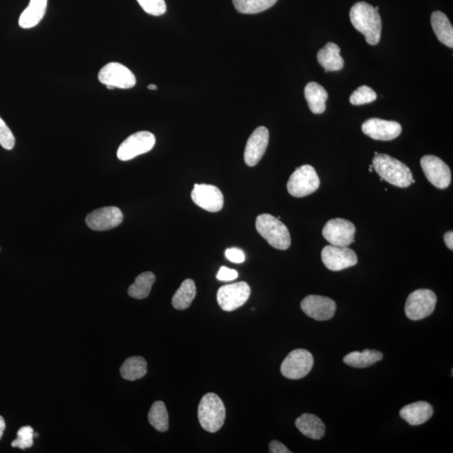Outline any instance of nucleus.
Returning a JSON list of instances; mask_svg holds the SVG:
<instances>
[{
    "mask_svg": "<svg viewBox=\"0 0 453 453\" xmlns=\"http://www.w3.org/2000/svg\"><path fill=\"white\" fill-rule=\"evenodd\" d=\"M349 15L354 28L364 35L368 44L376 46L380 42L382 21L376 8L366 2H358L352 7Z\"/></svg>",
    "mask_w": 453,
    "mask_h": 453,
    "instance_id": "obj_1",
    "label": "nucleus"
},
{
    "mask_svg": "<svg viewBox=\"0 0 453 453\" xmlns=\"http://www.w3.org/2000/svg\"><path fill=\"white\" fill-rule=\"evenodd\" d=\"M372 165L381 179L393 186L407 188L415 183L412 171L407 165L385 154H378L373 160Z\"/></svg>",
    "mask_w": 453,
    "mask_h": 453,
    "instance_id": "obj_2",
    "label": "nucleus"
},
{
    "mask_svg": "<svg viewBox=\"0 0 453 453\" xmlns=\"http://www.w3.org/2000/svg\"><path fill=\"white\" fill-rule=\"evenodd\" d=\"M256 230L275 249L288 250L291 239L288 228L281 220L268 214L257 216L255 223Z\"/></svg>",
    "mask_w": 453,
    "mask_h": 453,
    "instance_id": "obj_3",
    "label": "nucleus"
},
{
    "mask_svg": "<svg viewBox=\"0 0 453 453\" xmlns=\"http://www.w3.org/2000/svg\"><path fill=\"white\" fill-rule=\"evenodd\" d=\"M226 417V409L220 397L208 393L201 400L198 420L205 431L214 433L222 428Z\"/></svg>",
    "mask_w": 453,
    "mask_h": 453,
    "instance_id": "obj_4",
    "label": "nucleus"
},
{
    "mask_svg": "<svg viewBox=\"0 0 453 453\" xmlns=\"http://www.w3.org/2000/svg\"><path fill=\"white\" fill-rule=\"evenodd\" d=\"M320 187V179L316 170L310 165H302L290 176L287 190L295 198H304L313 194Z\"/></svg>",
    "mask_w": 453,
    "mask_h": 453,
    "instance_id": "obj_5",
    "label": "nucleus"
},
{
    "mask_svg": "<svg viewBox=\"0 0 453 453\" xmlns=\"http://www.w3.org/2000/svg\"><path fill=\"white\" fill-rule=\"evenodd\" d=\"M436 295L432 290L420 289L409 295L405 303V312L412 321L423 320L434 312Z\"/></svg>",
    "mask_w": 453,
    "mask_h": 453,
    "instance_id": "obj_6",
    "label": "nucleus"
},
{
    "mask_svg": "<svg viewBox=\"0 0 453 453\" xmlns=\"http://www.w3.org/2000/svg\"><path fill=\"white\" fill-rule=\"evenodd\" d=\"M314 364L312 353L306 349H295L282 362L281 372L290 380H300L311 372Z\"/></svg>",
    "mask_w": 453,
    "mask_h": 453,
    "instance_id": "obj_7",
    "label": "nucleus"
},
{
    "mask_svg": "<svg viewBox=\"0 0 453 453\" xmlns=\"http://www.w3.org/2000/svg\"><path fill=\"white\" fill-rule=\"evenodd\" d=\"M156 137L149 131H140L129 136L120 145L117 156L122 161L131 160L151 151L155 147Z\"/></svg>",
    "mask_w": 453,
    "mask_h": 453,
    "instance_id": "obj_8",
    "label": "nucleus"
},
{
    "mask_svg": "<svg viewBox=\"0 0 453 453\" xmlns=\"http://www.w3.org/2000/svg\"><path fill=\"white\" fill-rule=\"evenodd\" d=\"M98 80L114 89H129L136 84V77L131 70L119 62H109L100 70Z\"/></svg>",
    "mask_w": 453,
    "mask_h": 453,
    "instance_id": "obj_9",
    "label": "nucleus"
},
{
    "mask_svg": "<svg viewBox=\"0 0 453 453\" xmlns=\"http://www.w3.org/2000/svg\"><path fill=\"white\" fill-rule=\"evenodd\" d=\"M251 293L250 287L241 281L220 287L216 300L220 307L226 312H232L246 304Z\"/></svg>",
    "mask_w": 453,
    "mask_h": 453,
    "instance_id": "obj_10",
    "label": "nucleus"
},
{
    "mask_svg": "<svg viewBox=\"0 0 453 453\" xmlns=\"http://www.w3.org/2000/svg\"><path fill=\"white\" fill-rule=\"evenodd\" d=\"M356 228L349 220L333 219L326 223L322 236L330 244L335 246L348 247L354 242Z\"/></svg>",
    "mask_w": 453,
    "mask_h": 453,
    "instance_id": "obj_11",
    "label": "nucleus"
},
{
    "mask_svg": "<svg viewBox=\"0 0 453 453\" xmlns=\"http://www.w3.org/2000/svg\"><path fill=\"white\" fill-rule=\"evenodd\" d=\"M420 167L433 186L439 189H446L450 186V168L439 157L432 155L423 156L420 160Z\"/></svg>",
    "mask_w": 453,
    "mask_h": 453,
    "instance_id": "obj_12",
    "label": "nucleus"
},
{
    "mask_svg": "<svg viewBox=\"0 0 453 453\" xmlns=\"http://www.w3.org/2000/svg\"><path fill=\"white\" fill-rule=\"evenodd\" d=\"M322 261L329 270L340 271L356 266L358 256L348 247L330 246L324 247L322 251Z\"/></svg>",
    "mask_w": 453,
    "mask_h": 453,
    "instance_id": "obj_13",
    "label": "nucleus"
},
{
    "mask_svg": "<svg viewBox=\"0 0 453 453\" xmlns=\"http://www.w3.org/2000/svg\"><path fill=\"white\" fill-rule=\"evenodd\" d=\"M192 199L198 207L210 212L221 211L223 207V193L214 185L195 184Z\"/></svg>",
    "mask_w": 453,
    "mask_h": 453,
    "instance_id": "obj_14",
    "label": "nucleus"
},
{
    "mask_svg": "<svg viewBox=\"0 0 453 453\" xmlns=\"http://www.w3.org/2000/svg\"><path fill=\"white\" fill-rule=\"evenodd\" d=\"M123 220L124 215L120 208L104 207L90 212L86 216V223L94 231H107L120 225Z\"/></svg>",
    "mask_w": 453,
    "mask_h": 453,
    "instance_id": "obj_15",
    "label": "nucleus"
},
{
    "mask_svg": "<svg viewBox=\"0 0 453 453\" xmlns=\"http://www.w3.org/2000/svg\"><path fill=\"white\" fill-rule=\"evenodd\" d=\"M301 307L307 316L319 322L330 320L337 309L336 303L332 299L315 295L303 299Z\"/></svg>",
    "mask_w": 453,
    "mask_h": 453,
    "instance_id": "obj_16",
    "label": "nucleus"
},
{
    "mask_svg": "<svg viewBox=\"0 0 453 453\" xmlns=\"http://www.w3.org/2000/svg\"><path fill=\"white\" fill-rule=\"evenodd\" d=\"M364 135L373 140L389 141L399 137L403 127L396 121H389L373 118L365 121L362 125Z\"/></svg>",
    "mask_w": 453,
    "mask_h": 453,
    "instance_id": "obj_17",
    "label": "nucleus"
},
{
    "mask_svg": "<svg viewBox=\"0 0 453 453\" xmlns=\"http://www.w3.org/2000/svg\"><path fill=\"white\" fill-rule=\"evenodd\" d=\"M269 131L264 126L252 133L244 151V161L249 167H255L261 161L269 145Z\"/></svg>",
    "mask_w": 453,
    "mask_h": 453,
    "instance_id": "obj_18",
    "label": "nucleus"
},
{
    "mask_svg": "<svg viewBox=\"0 0 453 453\" xmlns=\"http://www.w3.org/2000/svg\"><path fill=\"white\" fill-rule=\"evenodd\" d=\"M401 418L412 425H419L427 423L433 415L432 405L425 401H418L405 405L400 409Z\"/></svg>",
    "mask_w": 453,
    "mask_h": 453,
    "instance_id": "obj_19",
    "label": "nucleus"
},
{
    "mask_svg": "<svg viewBox=\"0 0 453 453\" xmlns=\"http://www.w3.org/2000/svg\"><path fill=\"white\" fill-rule=\"evenodd\" d=\"M340 48L335 43L329 42L318 51L317 61L325 72H337L344 68V61L341 57Z\"/></svg>",
    "mask_w": 453,
    "mask_h": 453,
    "instance_id": "obj_20",
    "label": "nucleus"
},
{
    "mask_svg": "<svg viewBox=\"0 0 453 453\" xmlns=\"http://www.w3.org/2000/svg\"><path fill=\"white\" fill-rule=\"evenodd\" d=\"M295 424L303 435L311 439L320 440L325 435L324 423L313 414H303L295 420Z\"/></svg>",
    "mask_w": 453,
    "mask_h": 453,
    "instance_id": "obj_21",
    "label": "nucleus"
},
{
    "mask_svg": "<svg viewBox=\"0 0 453 453\" xmlns=\"http://www.w3.org/2000/svg\"><path fill=\"white\" fill-rule=\"evenodd\" d=\"M47 0H30L29 6L22 12L19 25L23 29H30L42 21L46 14Z\"/></svg>",
    "mask_w": 453,
    "mask_h": 453,
    "instance_id": "obj_22",
    "label": "nucleus"
},
{
    "mask_svg": "<svg viewBox=\"0 0 453 453\" xmlns=\"http://www.w3.org/2000/svg\"><path fill=\"white\" fill-rule=\"evenodd\" d=\"M304 93L311 111L315 114L325 112L326 101L328 100L329 94L322 85L318 84L317 82H311L306 84Z\"/></svg>",
    "mask_w": 453,
    "mask_h": 453,
    "instance_id": "obj_23",
    "label": "nucleus"
},
{
    "mask_svg": "<svg viewBox=\"0 0 453 453\" xmlns=\"http://www.w3.org/2000/svg\"><path fill=\"white\" fill-rule=\"evenodd\" d=\"M431 22L433 31L437 39L445 46L453 47V28L446 15L441 11L432 14Z\"/></svg>",
    "mask_w": 453,
    "mask_h": 453,
    "instance_id": "obj_24",
    "label": "nucleus"
},
{
    "mask_svg": "<svg viewBox=\"0 0 453 453\" xmlns=\"http://www.w3.org/2000/svg\"><path fill=\"white\" fill-rule=\"evenodd\" d=\"M383 353L377 350L365 349L362 352H352L346 355L344 362L350 367L364 369L383 360Z\"/></svg>",
    "mask_w": 453,
    "mask_h": 453,
    "instance_id": "obj_25",
    "label": "nucleus"
},
{
    "mask_svg": "<svg viewBox=\"0 0 453 453\" xmlns=\"http://www.w3.org/2000/svg\"><path fill=\"white\" fill-rule=\"evenodd\" d=\"M120 373L122 378L126 380H140L147 373V362L142 357L129 358L122 364Z\"/></svg>",
    "mask_w": 453,
    "mask_h": 453,
    "instance_id": "obj_26",
    "label": "nucleus"
},
{
    "mask_svg": "<svg viewBox=\"0 0 453 453\" xmlns=\"http://www.w3.org/2000/svg\"><path fill=\"white\" fill-rule=\"evenodd\" d=\"M196 294L195 282L191 279H185L179 289L173 295L172 305L176 310L187 309L194 300Z\"/></svg>",
    "mask_w": 453,
    "mask_h": 453,
    "instance_id": "obj_27",
    "label": "nucleus"
},
{
    "mask_svg": "<svg viewBox=\"0 0 453 453\" xmlns=\"http://www.w3.org/2000/svg\"><path fill=\"white\" fill-rule=\"evenodd\" d=\"M156 281L155 275L152 272H144L138 275L136 281L132 284L128 290L129 297L132 298L145 299L151 293L153 284Z\"/></svg>",
    "mask_w": 453,
    "mask_h": 453,
    "instance_id": "obj_28",
    "label": "nucleus"
},
{
    "mask_svg": "<svg viewBox=\"0 0 453 453\" xmlns=\"http://www.w3.org/2000/svg\"><path fill=\"white\" fill-rule=\"evenodd\" d=\"M149 424L156 431L165 432L169 428V416L167 407L163 401H156L152 405L148 414Z\"/></svg>",
    "mask_w": 453,
    "mask_h": 453,
    "instance_id": "obj_29",
    "label": "nucleus"
},
{
    "mask_svg": "<svg viewBox=\"0 0 453 453\" xmlns=\"http://www.w3.org/2000/svg\"><path fill=\"white\" fill-rule=\"evenodd\" d=\"M278 0H232L239 13L252 15L266 11L275 5Z\"/></svg>",
    "mask_w": 453,
    "mask_h": 453,
    "instance_id": "obj_30",
    "label": "nucleus"
},
{
    "mask_svg": "<svg viewBox=\"0 0 453 453\" xmlns=\"http://www.w3.org/2000/svg\"><path fill=\"white\" fill-rule=\"evenodd\" d=\"M376 98L377 94L371 88L368 86H361L354 91L349 100L353 105H362L370 104L376 101Z\"/></svg>",
    "mask_w": 453,
    "mask_h": 453,
    "instance_id": "obj_31",
    "label": "nucleus"
},
{
    "mask_svg": "<svg viewBox=\"0 0 453 453\" xmlns=\"http://www.w3.org/2000/svg\"><path fill=\"white\" fill-rule=\"evenodd\" d=\"M34 439V430L30 425L23 427L17 432V439L13 441L11 446L22 449L33 447Z\"/></svg>",
    "mask_w": 453,
    "mask_h": 453,
    "instance_id": "obj_32",
    "label": "nucleus"
},
{
    "mask_svg": "<svg viewBox=\"0 0 453 453\" xmlns=\"http://www.w3.org/2000/svg\"><path fill=\"white\" fill-rule=\"evenodd\" d=\"M142 9L154 17H160L167 12L165 0H137Z\"/></svg>",
    "mask_w": 453,
    "mask_h": 453,
    "instance_id": "obj_33",
    "label": "nucleus"
},
{
    "mask_svg": "<svg viewBox=\"0 0 453 453\" xmlns=\"http://www.w3.org/2000/svg\"><path fill=\"white\" fill-rule=\"evenodd\" d=\"M15 138L6 122L0 117V145L3 149L11 151L15 147Z\"/></svg>",
    "mask_w": 453,
    "mask_h": 453,
    "instance_id": "obj_34",
    "label": "nucleus"
},
{
    "mask_svg": "<svg viewBox=\"0 0 453 453\" xmlns=\"http://www.w3.org/2000/svg\"><path fill=\"white\" fill-rule=\"evenodd\" d=\"M226 258L228 261L236 264H240L246 261V255L243 250L237 249V248H231L225 251Z\"/></svg>",
    "mask_w": 453,
    "mask_h": 453,
    "instance_id": "obj_35",
    "label": "nucleus"
},
{
    "mask_svg": "<svg viewBox=\"0 0 453 453\" xmlns=\"http://www.w3.org/2000/svg\"><path fill=\"white\" fill-rule=\"evenodd\" d=\"M239 277L238 272L235 270L228 269L225 266L221 267V269L219 270L218 275H216V279H219L221 281H231L234 279H237Z\"/></svg>",
    "mask_w": 453,
    "mask_h": 453,
    "instance_id": "obj_36",
    "label": "nucleus"
},
{
    "mask_svg": "<svg viewBox=\"0 0 453 453\" xmlns=\"http://www.w3.org/2000/svg\"><path fill=\"white\" fill-rule=\"evenodd\" d=\"M270 452L271 453H290L291 452L287 448L285 445L279 442V441L274 440L270 443Z\"/></svg>",
    "mask_w": 453,
    "mask_h": 453,
    "instance_id": "obj_37",
    "label": "nucleus"
},
{
    "mask_svg": "<svg viewBox=\"0 0 453 453\" xmlns=\"http://www.w3.org/2000/svg\"><path fill=\"white\" fill-rule=\"evenodd\" d=\"M444 241L449 250H453V232L449 231L444 235Z\"/></svg>",
    "mask_w": 453,
    "mask_h": 453,
    "instance_id": "obj_38",
    "label": "nucleus"
},
{
    "mask_svg": "<svg viewBox=\"0 0 453 453\" xmlns=\"http://www.w3.org/2000/svg\"><path fill=\"white\" fill-rule=\"evenodd\" d=\"M6 429V421L3 420V417L0 416V440H1L3 434V431H5Z\"/></svg>",
    "mask_w": 453,
    "mask_h": 453,
    "instance_id": "obj_39",
    "label": "nucleus"
},
{
    "mask_svg": "<svg viewBox=\"0 0 453 453\" xmlns=\"http://www.w3.org/2000/svg\"><path fill=\"white\" fill-rule=\"evenodd\" d=\"M148 89H151V90H156V89H157V86H156L155 84H149V85L148 86Z\"/></svg>",
    "mask_w": 453,
    "mask_h": 453,
    "instance_id": "obj_40",
    "label": "nucleus"
},
{
    "mask_svg": "<svg viewBox=\"0 0 453 453\" xmlns=\"http://www.w3.org/2000/svg\"><path fill=\"white\" fill-rule=\"evenodd\" d=\"M107 86V89H109L110 90L114 89L113 86Z\"/></svg>",
    "mask_w": 453,
    "mask_h": 453,
    "instance_id": "obj_41",
    "label": "nucleus"
},
{
    "mask_svg": "<svg viewBox=\"0 0 453 453\" xmlns=\"http://www.w3.org/2000/svg\"><path fill=\"white\" fill-rule=\"evenodd\" d=\"M373 170V165H370V167H369V172H372Z\"/></svg>",
    "mask_w": 453,
    "mask_h": 453,
    "instance_id": "obj_42",
    "label": "nucleus"
}]
</instances>
